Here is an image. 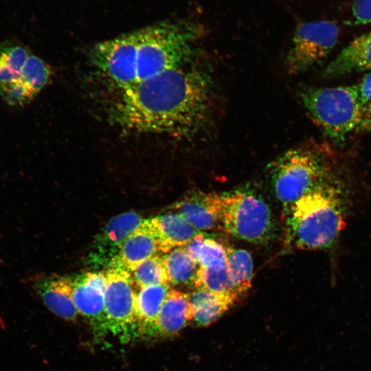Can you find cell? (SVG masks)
I'll return each mask as SVG.
<instances>
[{
	"instance_id": "ac0fdd59",
	"label": "cell",
	"mask_w": 371,
	"mask_h": 371,
	"mask_svg": "<svg viewBox=\"0 0 371 371\" xmlns=\"http://www.w3.org/2000/svg\"><path fill=\"white\" fill-rule=\"evenodd\" d=\"M170 289V284L138 288L135 312L139 331L154 332L159 310Z\"/></svg>"
},
{
	"instance_id": "484cf974",
	"label": "cell",
	"mask_w": 371,
	"mask_h": 371,
	"mask_svg": "<svg viewBox=\"0 0 371 371\" xmlns=\"http://www.w3.org/2000/svg\"><path fill=\"white\" fill-rule=\"evenodd\" d=\"M194 287L216 293L238 295L234 291L227 266L215 269L199 268Z\"/></svg>"
},
{
	"instance_id": "6da1fadb",
	"label": "cell",
	"mask_w": 371,
	"mask_h": 371,
	"mask_svg": "<svg viewBox=\"0 0 371 371\" xmlns=\"http://www.w3.org/2000/svg\"><path fill=\"white\" fill-rule=\"evenodd\" d=\"M213 102L210 76L185 65L121 91L113 117L129 131L190 137L207 123Z\"/></svg>"
},
{
	"instance_id": "52a82bcc",
	"label": "cell",
	"mask_w": 371,
	"mask_h": 371,
	"mask_svg": "<svg viewBox=\"0 0 371 371\" xmlns=\"http://www.w3.org/2000/svg\"><path fill=\"white\" fill-rule=\"evenodd\" d=\"M340 29L332 21L322 20L299 24L286 57L290 74L304 72L322 61L335 46Z\"/></svg>"
},
{
	"instance_id": "ba28073f",
	"label": "cell",
	"mask_w": 371,
	"mask_h": 371,
	"mask_svg": "<svg viewBox=\"0 0 371 371\" xmlns=\"http://www.w3.org/2000/svg\"><path fill=\"white\" fill-rule=\"evenodd\" d=\"M104 310L109 330L126 335L137 326L136 285L129 271L110 267L105 271Z\"/></svg>"
},
{
	"instance_id": "30bf717a",
	"label": "cell",
	"mask_w": 371,
	"mask_h": 371,
	"mask_svg": "<svg viewBox=\"0 0 371 371\" xmlns=\"http://www.w3.org/2000/svg\"><path fill=\"white\" fill-rule=\"evenodd\" d=\"M105 271L87 272L72 279L73 300L97 336L108 330L104 310Z\"/></svg>"
},
{
	"instance_id": "8992f818",
	"label": "cell",
	"mask_w": 371,
	"mask_h": 371,
	"mask_svg": "<svg viewBox=\"0 0 371 371\" xmlns=\"http://www.w3.org/2000/svg\"><path fill=\"white\" fill-rule=\"evenodd\" d=\"M311 120L332 141L341 142L361 123L364 107L352 86L310 87L300 93Z\"/></svg>"
},
{
	"instance_id": "e0dca14e",
	"label": "cell",
	"mask_w": 371,
	"mask_h": 371,
	"mask_svg": "<svg viewBox=\"0 0 371 371\" xmlns=\"http://www.w3.org/2000/svg\"><path fill=\"white\" fill-rule=\"evenodd\" d=\"M190 294L170 289L159 310L154 333L160 336H173L190 322Z\"/></svg>"
},
{
	"instance_id": "4316f807",
	"label": "cell",
	"mask_w": 371,
	"mask_h": 371,
	"mask_svg": "<svg viewBox=\"0 0 371 371\" xmlns=\"http://www.w3.org/2000/svg\"><path fill=\"white\" fill-rule=\"evenodd\" d=\"M36 95L19 80L0 83V97L10 106L22 107Z\"/></svg>"
},
{
	"instance_id": "f1b7e54d",
	"label": "cell",
	"mask_w": 371,
	"mask_h": 371,
	"mask_svg": "<svg viewBox=\"0 0 371 371\" xmlns=\"http://www.w3.org/2000/svg\"><path fill=\"white\" fill-rule=\"evenodd\" d=\"M354 85L363 107L371 105V71Z\"/></svg>"
},
{
	"instance_id": "d4e9b609",
	"label": "cell",
	"mask_w": 371,
	"mask_h": 371,
	"mask_svg": "<svg viewBox=\"0 0 371 371\" xmlns=\"http://www.w3.org/2000/svg\"><path fill=\"white\" fill-rule=\"evenodd\" d=\"M51 76L49 66L43 60L31 54L21 69L19 80L36 95L47 85Z\"/></svg>"
},
{
	"instance_id": "603a6c76",
	"label": "cell",
	"mask_w": 371,
	"mask_h": 371,
	"mask_svg": "<svg viewBox=\"0 0 371 371\" xmlns=\"http://www.w3.org/2000/svg\"><path fill=\"white\" fill-rule=\"evenodd\" d=\"M30 54L27 48L19 44L0 43V83L19 80L21 69Z\"/></svg>"
},
{
	"instance_id": "277c9868",
	"label": "cell",
	"mask_w": 371,
	"mask_h": 371,
	"mask_svg": "<svg viewBox=\"0 0 371 371\" xmlns=\"http://www.w3.org/2000/svg\"><path fill=\"white\" fill-rule=\"evenodd\" d=\"M269 168L273 192L285 212L303 196L340 177L332 150L319 144L291 148Z\"/></svg>"
},
{
	"instance_id": "d6986e66",
	"label": "cell",
	"mask_w": 371,
	"mask_h": 371,
	"mask_svg": "<svg viewBox=\"0 0 371 371\" xmlns=\"http://www.w3.org/2000/svg\"><path fill=\"white\" fill-rule=\"evenodd\" d=\"M175 210L200 232L220 227V222L211 206L208 193L195 192L173 205Z\"/></svg>"
},
{
	"instance_id": "7c38bea8",
	"label": "cell",
	"mask_w": 371,
	"mask_h": 371,
	"mask_svg": "<svg viewBox=\"0 0 371 371\" xmlns=\"http://www.w3.org/2000/svg\"><path fill=\"white\" fill-rule=\"evenodd\" d=\"M30 285L44 305L56 315L74 321L79 313L73 300L72 279L52 276H39Z\"/></svg>"
},
{
	"instance_id": "cb8c5ba5",
	"label": "cell",
	"mask_w": 371,
	"mask_h": 371,
	"mask_svg": "<svg viewBox=\"0 0 371 371\" xmlns=\"http://www.w3.org/2000/svg\"><path fill=\"white\" fill-rule=\"evenodd\" d=\"M130 273L138 288L170 284L162 256L159 254L142 261Z\"/></svg>"
},
{
	"instance_id": "5bb4252c",
	"label": "cell",
	"mask_w": 371,
	"mask_h": 371,
	"mask_svg": "<svg viewBox=\"0 0 371 371\" xmlns=\"http://www.w3.org/2000/svg\"><path fill=\"white\" fill-rule=\"evenodd\" d=\"M159 252L158 241L148 219H145L142 225L124 243L109 267H119L131 272L140 262Z\"/></svg>"
},
{
	"instance_id": "5b68a950",
	"label": "cell",
	"mask_w": 371,
	"mask_h": 371,
	"mask_svg": "<svg viewBox=\"0 0 371 371\" xmlns=\"http://www.w3.org/2000/svg\"><path fill=\"white\" fill-rule=\"evenodd\" d=\"M220 224L232 236L255 244H267L276 236V224L265 201L251 190L208 193Z\"/></svg>"
},
{
	"instance_id": "9c48e42d",
	"label": "cell",
	"mask_w": 371,
	"mask_h": 371,
	"mask_svg": "<svg viewBox=\"0 0 371 371\" xmlns=\"http://www.w3.org/2000/svg\"><path fill=\"white\" fill-rule=\"evenodd\" d=\"M91 58L120 91L136 84L133 32L97 44L91 51Z\"/></svg>"
},
{
	"instance_id": "44dd1931",
	"label": "cell",
	"mask_w": 371,
	"mask_h": 371,
	"mask_svg": "<svg viewBox=\"0 0 371 371\" xmlns=\"http://www.w3.org/2000/svg\"><path fill=\"white\" fill-rule=\"evenodd\" d=\"M185 248L202 269L227 266L225 247L212 238L199 234Z\"/></svg>"
},
{
	"instance_id": "9a60e30c",
	"label": "cell",
	"mask_w": 371,
	"mask_h": 371,
	"mask_svg": "<svg viewBox=\"0 0 371 371\" xmlns=\"http://www.w3.org/2000/svg\"><path fill=\"white\" fill-rule=\"evenodd\" d=\"M232 293H216L196 289L190 294V322L197 326H207L222 316L238 300Z\"/></svg>"
},
{
	"instance_id": "8fae6325",
	"label": "cell",
	"mask_w": 371,
	"mask_h": 371,
	"mask_svg": "<svg viewBox=\"0 0 371 371\" xmlns=\"http://www.w3.org/2000/svg\"><path fill=\"white\" fill-rule=\"evenodd\" d=\"M144 220L139 214L132 211L111 218L97 236L90 255L91 262L109 267L124 243Z\"/></svg>"
},
{
	"instance_id": "2e32d148",
	"label": "cell",
	"mask_w": 371,
	"mask_h": 371,
	"mask_svg": "<svg viewBox=\"0 0 371 371\" xmlns=\"http://www.w3.org/2000/svg\"><path fill=\"white\" fill-rule=\"evenodd\" d=\"M371 69V30L347 45L326 67V77H337Z\"/></svg>"
},
{
	"instance_id": "4fadbf2b",
	"label": "cell",
	"mask_w": 371,
	"mask_h": 371,
	"mask_svg": "<svg viewBox=\"0 0 371 371\" xmlns=\"http://www.w3.org/2000/svg\"><path fill=\"white\" fill-rule=\"evenodd\" d=\"M148 222L158 241L161 254L185 247L202 233L177 212H168L148 218Z\"/></svg>"
},
{
	"instance_id": "83f0119b",
	"label": "cell",
	"mask_w": 371,
	"mask_h": 371,
	"mask_svg": "<svg viewBox=\"0 0 371 371\" xmlns=\"http://www.w3.org/2000/svg\"><path fill=\"white\" fill-rule=\"evenodd\" d=\"M351 14L355 24H370L371 0H355L352 5Z\"/></svg>"
},
{
	"instance_id": "ffe728a7",
	"label": "cell",
	"mask_w": 371,
	"mask_h": 371,
	"mask_svg": "<svg viewBox=\"0 0 371 371\" xmlns=\"http://www.w3.org/2000/svg\"><path fill=\"white\" fill-rule=\"evenodd\" d=\"M162 258L170 285L194 286L199 266L185 247L170 250L162 256Z\"/></svg>"
},
{
	"instance_id": "7402d4cb",
	"label": "cell",
	"mask_w": 371,
	"mask_h": 371,
	"mask_svg": "<svg viewBox=\"0 0 371 371\" xmlns=\"http://www.w3.org/2000/svg\"><path fill=\"white\" fill-rule=\"evenodd\" d=\"M227 267L235 292L240 295L250 289L253 260L245 249L225 247Z\"/></svg>"
},
{
	"instance_id": "3957f363",
	"label": "cell",
	"mask_w": 371,
	"mask_h": 371,
	"mask_svg": "<svg viewBox=\"0 0 371 371\" xmlns=\"http://www.w3.org/2000/svg\"><path fill=\"white\" fill-rule=\"evenodd\" d=\"M133 33L137 84L188 63L196 52L205 29L194 21L179 19L163 21Z\"/></svg>"
},
{
	"instance_id": "f546056e",
	"label": "cell",
	"mask_w": 371,
	"mask_h": 371,
	"mask_svg": "<svg viewBox=\"0 0 371 371\" xmlns=\"http://www.w3.org/2000/svg\"><path fill=\"white\" fill-rule=\"evenodd\" d=\"M359 129L371 130V105L364 107L363 116Z\"/></svg>"
},
{
	"instance_id": "7a4b0ae2",
	"label": "cell",
	"mask_w": 371,
	"mask_h": 371,
	"mask_svg": "<svg viewBox=\"0 0 371 371\" xmlns=\"http://www.w3.org/2000/svg\"><path fill=\"white\" fill-rule=\"evenodd\" d=\"M347 206L341 177L303 196L285 212L288 245L300 250L331 247L345 227Z\"/></svg>"
}]
</instances>
